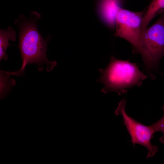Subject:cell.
I'll return each instance as SVG.
<instances>
[{
	"label": "cell",
	"mask_w": 164,
	"mask_h": 164,
	"mask_svg": "<svg viewBox=\"0 0 164 164\" xmlns=\"http://www.w3.org/2000/svg\"><path fill=\"white\" fill-rule=\"evenodd\" d=\"M101 76L97 80L104 85V94L115 92L119 95L126 94L128 89L141 86L147 76L139 69L136 63L118 59L112 56L108 66L100 69Z\"/></svg>",
	"instance_id": "cell-2"
},
{
	"label": "cell",
	"mask_w": 164,
	"mask_h": 164,
	"mask_svg": "<svg viewBox=\"0 0 164 164\" xmlns=\"http://www.w3.org/2000/svg\"><path fill=\"white\" fill-rule=\"evenodd\" d=\"M41 17L37 12H31L29 18L21 15L14 21L19 29V45L22 61L21 69L14 72H8L10 75L21 76L24 74L25 67L29 64H36L38 70L44 68L47 71H51L57 63L49 61L46 57L48 39L43 37L38 30L37 23Z\"/></svg>",
	"instance_id": "cell-1"
},
{
	"label": "cell",
	"mask_w": 164,
	"mask_h": 164,
	"mask_svg": "<svg viewBox=\"0 0 164 164\" xmlns=\"http://www.w3.org/2000/svg\"><path fill=\"white\" fill-rule=\"evenodd\" d=\"M10 76L7 71H0V95L2 97H5L12 87L15 85V82L10 78Z\"/></svg>",
	"instance_id": "cell-9"
},
{
	"label": "cell",
	"mask_w": 164,
	"mask_h": 164,
	"mask_svg": "<svg viewBox=\"0 0 164 164\" xmlns=\"http://www.w3.org/2000/svg\"><path fill=\"white\" fill-rule=\"evenodd\" d=\"M141 43L152 58L155 70L157 71L160 61L164 56V12L155 22L145 29Z\"/></svg>",
	"instance_id": "cell-5"
},
{
	"label": "cell",
	"mask_w": 164,
	"mask_h": 164,
	"mask_svg": "<svg viewBox=\"0 0 164 164\" xmlns=\"http://www.w3.org/2000/svg\"><path fill=\"white\" fill-rule=\"evenodd\" d=\"M164 12V0H152L145 10L142 19L141 36L150 22L155 17Z\"/></svg>",
	"instance_id": "cell-7"
},
{
	"label": "cell",
	"mask_w": 164,
	"mask_h": 164,
	"mask_svg": "<svg viewBox=\"0 0 164 164\" xmlns=\"http://www.w3.org/2000/svg\"><path fill=\"white\" fill-rule=\"evenodd\" d=\"M16 38L15 30L11 26L6 29L0 30V60H6L7 56L5 53L6 50L11 44L9 40L15 41Z\"/></svg>",
	"instance_id": "cell-8"
},
{
	"label": "cell",
	"mask_w": 164,
	"mask_h": 164,
	"mask_svg": "<svg viewBox=\"0 0 164 164\" xmlns=\"http://www.w3.org/2000/svg\"><path fill=\"white\" fill-rule=\"evenodd\" d=\"M145 10L134 12L121 8L116 15L114 35L123 38L131 43L135 51L141 55L149 76H154V70L151 56L142 48L141 43L142 19Z\"/></svg>",
	"instance_id": "cell-3"
},
{
	"label": "cell",
	"mask_w": 164,
	"mask_h": 164,
	"mask_svg": "<svg viewBox=\"0 0 164 164\" xmlns=\"http://www.w3.org/2000/svg\"><path fill=\"white\" fill-rule=\"evenodd\" d=\"M125 99H122L116 109V115H121L131 138L133 144H138L145 147L148 150L147 158L153 156L158 151L157 146L153 145L151 140L155 133L151 125L147 126L128 115L125 111Z\"/></svg>",
	"instance_id": "cell-4"
},
{
	"label": "cell",
	"mask_w": 164,
	"mask_h": 164,
	"mask_svg": "<svg viewBox=\"0 0 164 164\" xmlns=\"http://www.w3.org/2000/svg\"><path fill=\"white\" fill-rule=\"evenodd\" d=\"M161 74L164 76V73H161Z\"/></svg>",
	"instance_id": "cell-11"
},
{
	"label": "cell",
	"mask_w": 164,
	"mask_h": 164,
	"mask_svg": "<svg viewBox=\"0 0 164 164\" xmlns=\"http://www.w3.org/2000/svg\"><path fill=\"white\" fill-rule=\"evenodd\" d=\"M122 0H100L98 7L100 16L104 23L110 29L115 28L116 17L118 11L122 8Z\"/></svg>",
	"instance_id": "cell-6"
},
{
	"label": "cell",
	"mask_w": 164,
	"mask_h": 164,
	"mask_svg": "<svg viewBox=\"0 0 164 164\" xmlns=\"http://www.w3.org/2000/svg\"><path fill=\"white\" fill-rule=\"evenodd\" d=\"M162 109L164 111V104L162 106ZM151 125L155 133L158 132H162L163 135L159 138V140L161 142L164 144V114L159 120Z\"/></svg>",
	"instance_id": "cell-10"
}]
</instances>
